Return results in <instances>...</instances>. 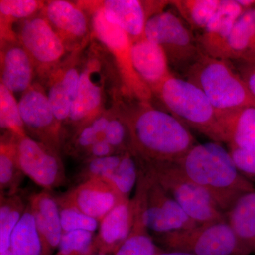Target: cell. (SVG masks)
Returning <instances> with one entry per match:
<instances>
[{
    "label": "cell",
    "instance_id": "6da1fadb",
    "mask_svg": "<svg viewBox=\"0 0 255 255\" xmlns=\"http://www.w3.org/2000/svg\"><path fill=\"white\" fill-rule=\"evenodd\" d=\"M118 107L128 128L130 151L142 162H177L197 144L189 128L152 102L123 96Z\"/></svg>",
    "mask_w": 255,
    "mask_h": 255
},
{
    "label": "cell",
    "instance_id": "7a4b0ae2",
    "mask_svg": "<svg viewBox=\"0 0 255 255\" xmlns=\"http://www.w3.org/2000/svg\"><path fill=\"white\" fill-rule=\"evenodd\" d=\"M124 96V86L113 55L92 37L82 54L76 98L68 122L70 132L105 111L114 108Z\"/></svg>",
    "mask_w": 255,
    "mask_h": 255
},
{
    "label": "cell",
    "instance_id": "3957f363",
    "mask_svg": "<svg viewBox=\"0 0 255 255\" xmlns=\"http://www.w3.org/2000/svg\"><path fill=\"white\" fill-rule=\"evenodd\" d=\"M177 162L225 214L242 195L255 188L236 167L230 151L220 142L196 144Z\"/></svg>",
    "mask_w": 255,
    "mask_h": 255
},
{
    "label": "cell",
    "instance_id": "277c9868",
    "mask_svg": "<svg viewBox=\"0 0 255 255\" xmlns=\"http://www.w3.org/2000/svg\"><path fill=\"white\" fill-rule=\"evenodd\" d=\"M184 76L205 94L218 114L255 108L254 95L229 60L203 53Z\"/></svg>",
    "mask_w": 255,
    "mask_h": 255
},
{
    "label": "cell",
    "instance_id": "5b68a950",
    "mask_svg": "<svg viewBox=\"0 0 255 255\" xmlns=\"http://www.w3.org/2000/svg\"><path fill=\"white\" fill-rule=\"evenodd\" d=\"M154 96L158 97L168 113L189 128L211 141L226 142L217 111L205 94L191 82L172 74Z\"/></svg>",
    "mask_w": 255,
    "mask_h": 255
},
{
    "label": "cell",
    "instance_id": "8992f818",
    "mask_svg": "<svg viewBox=\"0 0 255 255\" xmlns=\"http://www.w3.org/2000/svg\"><path fill=\"white\" fill-rule=\"evenodd\" d=\"M90 18L92 36L100 41L113 55L118 66L128 99L152 102L153 95L142 81L132 65V41L128 35L106 14L96 1H78Z\"/></svg>",
    "mask_w": 255,
    "mask_h": 255
},
{
    "label": "cell",
    "instance_id": "52a82bcc",
    "mask_svg": "<svg viewBox=\"0 0 255 255\" xmlns=\"http://www.w3.org/2000/svg\"><path fill=\"white\" fill-rule=\"evenodd\" d=\"M137 160L196 223L226 221V214L214 199L188 177L177 162L146 163Z\"/></svg>",
    "mask_w": 255,
    "mask_h": 255
},
{
    "label": "cell",
    "instance_id": "ba28073f",
    "mask_svg": "<svg viewBox=\"0 0 255 255\" xmlns=\"http://www.w3.org/2000/svg\"><path fill=\"white\" fill-rule=\"evenodd\" d=\"M138 167L136 190L132 199L135 215L149 232L161 235L197 226L198 223L139 163Z\"/></svg>",
    "mask_w": 255,
    "mask_h": 255
},
{
    "label": "cell",
    "instance_id": "9c48e42d",
    "mask_svg": "<svg viewBox=\"0 0 255 255\" xmlns=\"http://www.w3.org/2000/svg\"><path fill=\"white\" fill-rule=\"evenodd\" d=\"M144 38L160 46L170 68L184 75L203 54L191 28L172 10L165 9L150 16Z\"/></svg>",
    "mask_w": 255,
    "mask_h": 255
},
{
    "label": "cell",
    "instance_id": "30bf717a",
    "mask_svg": "<svg viewBox=\"0 0 255 255\" xmlns=\"http://www.w3.org/2000/svg\"><path fill=\"white\" fill-rule=\"evenodd\" d=\"M155 236L167 251L194 255H245L227 220Z\"/></svg>",
    "mask_w": 255,
    "mask_h": 255
},
{
    "label": "cell",
    "instance_id": "8fae6325",
    "mask_svg": "<svg viewBox=\"0 0 255 255\" xmlns=\"http://www.w3.org/2000/svg\"><path fill=\"white\" fill-rule=\"evenodd\" d=\"M16 41L27 52L42 82L69 54L63 42L41 12L14 26Z\"/></svg>",
    "mask_w": 255,
    "mask_h": 255
},
{
    "label": "cell",
    "instance_id": "7c38bea8",
    "mask_svg": "<svg viewBox=\"0 0 255 255\" xmlns=\"http://www.w3.org/2000/svg\"><path fill=\"white\" fill-rule=\"evenodd\" d=\"M18 106L27 135L60 153L65 130L55 117L43 85L35 82L21 95Z\"/></svg>",
    "mask_w": 255,
    "mask_h": 255
},
{
    "label": "cell",
    "instance_id": "4fadbf2b",
    "mask_svg": "<svg viewBox=\"0 0 255 255\" xmlns=\"http://www.w3.org/2000/svg\"><path fill=\"white\" fill-rule=\"evenodd\" d=\"M16 150L23 174L44 190L65 184L66 174L60 152L27 134L16 136Z\"/></svg>",
    "mask_w": 255,
    "mask_h": 255
},
{
    "label": "cell",
    "instance_id": "5bb4252c",
    "mask_svg": "<svg viewBox=\"0 0 255 255\" xmlns=\"http://www.w3.org/2000/svg\"><path fill=\"white\" fill-rule=\"evenodd\" d=\"M41 12L69 53L85 48L92 39L90 16L78 2L65 0L45 1Z\"/></svg>",
    "mask_w": 255,
    "mask_h": 255
},
{
    "label": "cell",
    "instance_id": "9a60e30c",
    "mask_svg": "<svg viewBox=\"0 0 255 255\" xmlns=\"http://www.w3.org/2000/svg\"><path fill=\"white\" fill-rule=\"evenodd\" d=\"M85 48L69 53L46 78L40 82L44 87L55 117L63 125L64 130L76 98Z\"/></svg>",
    "mask_w": 255,
    "mask_h": 255
},
{
    "label": "cell",
    "instance_id": "2e32d148",
    "mask_svg": "<svg viewBox=\"0 0 255 255\" xmlns=\"http://www.w3.org/2000/svg\"><path fill=\"white\" fill-rule=\"evenodd\" d=\"M98 4L135 42L144 38L148 18L165 9L170 1L105 0Z\"/></svg>",
    "mask_w": 255,
    "mask_h": 255
},
{
    "label": "cell",
    "instance_id": "e0dca14e",
    "mask_svg": "<svg viewBox=\"0 0 255 255\" xmlns=\"http://www.w3.org/2000/svg\"><path fill=\"white\" fill-rule=\"evenodd\" d=\"M1 82L14 95H22L34 83L36 68L16 40L1 41Z\"/></svg>",
    "mask_w": 255,
    "mask_h": 255
},
{
    "label": "cell",
    "instance_id": "ac0fdd59",
    "mask_svg": "<svg viewBox=\"0 0 255 255\" xmlns=\"http://www.w3.org/2000/svg\"><path fill=\"white\" fill-rule=\"evenodd\" d=\"M80 211L99 222L124 199L110 184L100 179L80 183L65 193Z\"/></svg>",
    "mask_w": 255,
    "mask_h": 255
},
{
    "label": "cell",
    "instance_id": "d6986e66",
    "mask_svg": "<svg viewBox=\"0 0 255 255\" xmlns=\"http://www.w3.org/2000/svg\"><path fill=\"white\" fill-rule=\"evenodd\" d=\"M134 223L133 201L124 200L100 221L95 238L97 253L113 255L130 236Z\"/></svg>",
    "mask_w": 255,
    "mask_h": 255
},
{
    "label": "cell",
    "instance_id": "ffe728a7",
    "mask_svg": "<svg viewBox=\"0 0 255 255\" xmlns=\"http://www.w3.org/2000/svg\"><path fill=\"white\" fill-rule=\"evenodd\" d=\"M132 61L142 81L155 95L172 73L167 56L161 47L143 38L132 42Z\"/></svg>",
    "mask_w": 255,
    "mask_h": 255
},
{
    "label": "cell",
    "instance_id": "44dd1931",
    "mask_svg": "<svg viewBox=\"0 0 255 255\" xmlns=\"http://www.w3.org/2000/svg\"><path fill=\"white\" fill-rule=\"evenodd\" d=\"M245 11L237 0H221L214 17L196 36L203 53L219 58L235 24Z\"/></svg>",
    "mask_w": 255,
    "mask_h": 255
},
{
    "label": "cell",
    "instance_id": "7402d4cb",
    "mask_svg": "<svg viewBox=\"0 0 255 255\" xmlns=\"http://www.w3.org/2000/svg\"><path fill=\"white\" fill-rule=\"evenodd\" d=\"M40 234L50 251L58 249L63 231L56 197L48 190L33 194L28 203Z\"/></svg>",
    "mask_w": 255,
    "mask_h": 255
},
{
    "label": "cell",
    "instance_id": "603a6c76",
    "mask_svg": "<svg viewBox=\"0 0 255 255\" xmlns=\"http://www.w3.org/2000/svg\"><path fill=\"white\" fill-rule=\"evenodd\" d=\"M229 150H255V108L218 114Z\"/></svg>",
    "mask_w": 255,
    "mask_h": 255
},
{
    "label": "cell",
    "instance_id": "cb8c5ba5",
    "mask_svg": "<svg viewBox=\"0 0 255 255\" xmlns=\"http://www.w3.org/2000/svg\"><path fill=\"white\" fill-rule=\"evenodd\" d=\"M245 255L255 251V188L242 195L226 213Z\"/></svg>",
    "mask_w": 255,
    "mask_h": 255
},
{
    "label": "cell",
    "instance_id": "d4e9b609",
    "mask_svg": "<svg viewBox=\"0 0 255 255\" xmlns=\"http://www.w3.org/2000/svg\"><path fill=\"white\" fill-rule=\"evenodd\" d=\"M255 57V8L238 18L219 58L231 62Z\"/></svg>",
    "mask_w": 255,
    "mask_h": 255
},
{
    "label": "cell",
    "instance_id": "484cf974",
    "mask_svg": "<svg viewBox=\"0 0 255 255\" xmlns=\"http://www.w3.org/2000/svg\"><path fill=\"white\" fill-rule=\"evenodd\" d=\"M115 107L116 106L110 110L105 111L70 132L64 142V152L81 161L87 151L96 142L104 139L106 128L113 116Z\"/></svg>",
    "mask_w": 255,
    "mask_h": 255
},
{
    "label": "cell",
    "instance_id": "4316f807",
    "mask_svg": "<svg viewBox=\"0 0 255 255\" xmlns=\"http://www.w3.org/2000/svg\"><path fill=\"white\" fill-rule=\"evenodd\" d=\"M24 176L18 163L16 136L9 132H4L1 135L0 140L1 195L17 194Z\"/></svg>",
    "mask_w": 255,
    "mask_h": 255
},
{
    "label": "cell",
    "instance_id": "83f0119b",
    "mask_svg": "<svg viewBox=\"0 0 255 255\" xmlns=\"http://www.w3.org/2000/svg\"><path fill=\"white\" fill-rule=\"evenodd\" d=\"M10 250L12 255L53 254L40 234L28 204L11 236Z\"/></svg>",
    "mask_w": 255,
    "mask_h": 255
},
{
    "label": "cell",
    "instance_id": "f1b7e54d",
    "mask_svg": "<svg viewBox=\"0 0 255 255\" xmlns=\"http://www.w3.org/2000/svg\"><path fill=\"white\" fill-rule=\"evenodd\" d=\"M44 4L36 0H1V41L16 39L14 25L41 12Z\"/></svg>",
    "mask_w": 255,
    "mask_h": 255
},
{
    "label": "cell",
    "instance_id": "f546056e",
    "mask_svg": "<svg viewBox=\"0 0 255 255\" xmlns=\"http://www.w3.org/2000/svg\"><path fill=\"white\" fill-rule=\"evenodd\" d=\"M221 0L170 1L178 14L193 30L202 32L219 9Z\"/></svg>",
    "mask_w": 255,
    "mask_h": 255
},
{
    "label": "cell",
    "instance_id": "4dcf8cb0",
    "mask_svg": "<svg viewBox=\"0 0 255 255\" xmlns=\"http://www.w3.org/2000/svg\"><path fill=\"white\" fill-rule=\"evenodd\" d=\"M26 206L18 194L0 196V253L10 249L11 236Z\"/></svg>",
    "mask_w": 255,
    "mask_h": 255
},
{
    "label": "cell",
    "instance_id": "1f68e13d",
    "mask_svg": "<svg viewBox=\"0 0 255 255\" xmlns=\"http://www.w3.org/2000/svg\"><path fill=\"white\" fill-rule=\"evenodd\" d=\"M139 167L136 157L130 150L124 152L122 160L115 172L106 182L110 184L124 199L130 195L136 186Z\"/></svg>",
    "mask_w": 255,
    "mask_h": 255
},
{
    "label": "cell",
    "instance_id": "d6a6232c",
    "mask_svg": "<svg viewBox=\"0 0 255 255\" xmlns=\"http://www.w3.org/2000/svg\"><path fill=\"white\" fill-rule=\"evenodd\" d=\"M59 206L63 233L74 231H86L95 233L98 230L97 220L82 212L68 199L66 194L55 196Z\"/></svg>",
    "mask_w": 255,
    "mask_h": 255
},
{
    "label": "cell",
    "instance_id": "836d02e7",
    "mask_svg": "<svg viewBox=\"0 0 255 255\" xmlns=\"http://www.w3.org/2000/svg\"><path fill=\"white\" fill-rule=\"evenodd\" d=\"M0 127L4 132L15 136L27 134L20 113L18 101L2 84H0Z\"/></svg>",
    "mask_w": 255,
    "mask_h": 255
},
{
    "label": "cell",
    "instance_id": "e575fe53",
    "mask_svg": "<svg viewBox=\"0 0 255 255\" xmlns=\"http://www.w3.org/2000/svg\"><path fill=\"white\" fill-rule=\"evenodd\" d=\"M161 251L141 220L135 214L130 236L113 255H156Z\"/></svg>",
    "mask_w": 255,
    "mask_h": 255
},
{
    "label": "cell",
    "instance_id": "d590c367",
    "mask_svg": "<svg viewBox=\"0 0 255 255\" xmlns=\"http://www.w3.org/2000/svg\"><path fill=\"white\" fill-rule=\"evenodd\" d=\"M123 154L122 152L110 157L83 161L74 177V182L77 185L93 179H102L106 182L115 172Z\"/></svg>",
    "mask_w": 255,
    "mask_h": 255
},
{
    "label": "cell",
    "instance_id": "8d00e7d4",
    "mask_svg": "<svg viewBox=\"0 0 255 255\" xmlns=\"http://www.w3.org/2000/svg\"><path fill=\"white\" fill-rule=\"evenodd\" d=\"M95 233L74 231L63 233L55 255H96Z\"/></svg>",
    "mask_w": 255,
    "mask_h": 255
},
{
    "label": "cell",
    "instance_id": "74e56055",
    "mask_svg": "<svg viewBox=\"0 0 255 255\" xmlns=\"http://www.w3.org/2000/svg\"><path fill=\"white\" fill-rule=\"evenodd\" d=\"M104 139L119 153L130 150L128 128L119 110L118 103L116 105L113 116L106 128Z\"/></svg>",
    "mask_w": 255,
    "mask_h": 255
},
{
    "label": "cell",
    "instance_id": "f35d334b",
    "mask_svg": "<svg viewBox=\"0 0 255 255\" xmlns=\"http://www.w3.org/2000/svg\"><path fill=\"white\" fill-rule=\"evenodd\" d=\"M236 167L249 180L255 181V150H229Z\"/></svg>",
    "mask_w": 255,
    "mask_h": 255
},
{
    "label": "cell",
    "instance_id": "ab89813d",
    "mask_svg": "<svg viewBox=\"0 0 255 255\" xmlns=\"http://www.w3.org/2000/svg\"><path fill=\"white\" fill-rule=\"evenodd\" d=\"M232 63L255 97V57Z\"/></svg>",
    "mask_w": 255,
    "mask_h": 255
},
{
    "label": "cell",
    "instance_id": "60d3db41",
    "mask_svg": "<svg viewBox=\"0 0 255 255\" xmlns=\"http://www.w3.org/2000/svg\"><path fill=\"white\" fill-rule=\"evenodd\" d=\"M119 154L108 142L105 139L99 140L92 146L82 159L81 162L89 159L101 158V157H110V156Z\"/></svg>",
    "mask_w": 255,
    "mask_h": 255
},
{
    "label": "cell",
    "instance_id": "b9f144b4",
    "mask_svg": "<svg viewBox=\"0 0 255 255\" xmlns=\"http://www.w3.org/2000/svg\"><path fill=\"white\" fill-rule=\"evenodd\" d=\"M237 1L245 11L255 8V0H237Z\"/></svg>",
    "mask_w": 255,
    "mask_h": 255
},
{
    "label": "cell",
    "instance_id": "7bdbcfd3",
    "mask_svg": "<svg viewBox=\"0 0 255 255\" xmlns=\"http://www.w3.org/2000/svg\"><path fill=\"white\" fill-rule=\"evenodd\" d=\"M156 255H194L189 254V253H182V252H176V251H159Z\"/></svg>",
    "mask_w": 255,
    "mask_h": 255
},
{
    "label": "cell",
    "instance_id": "ee69618b",
    "mask_svg": "<svg viewBox=\"0 0 255 255\" xmlns=\"http://www.w3.org/2000/svg\"><path fill=\"white\" fill-rule=\"evenodd\" d=\"M0 255H12V253H11V250L9 249L8 251L0 253Z\"/></svg>",
    "mask_w": 255,
    "mask_h": 255
},
{
    "label": "cell",
    "instance_id": "f6af8a7d",
    "mask_svg": "<svg viewBox=\"0 0 255 255\" xmlns=\"http://www.w3.org/2000/svg\"><path fill=\"white\" fill-rule=\"evenodd\" d=\"M96 255H113L111 254H106V253H97Z\"/></svg>",
    "mask_w": 255,
    "mask_h": 255
},
{
    "label": "cell",
    "instance_id": "bcb514c9",
    "mask_svg": "<svg viewBox=\"0 0 255 255\" xmlns=\"http://www.w3.org/2000/svg\"></svg>",
    "mask_w": 255,
    "mask_h": 255
}]
</instances>
